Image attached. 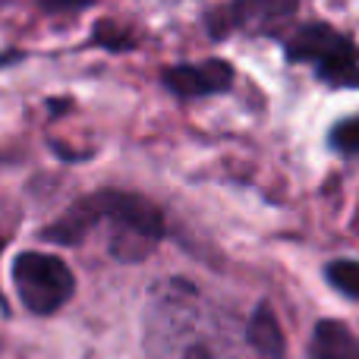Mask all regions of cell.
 <instances>
[{"instance_id":"1","label":"cell","mask_w":359,"mask_h":359,"mask_svg":"<svg viewBox=\"0 0 359 359\" xmlns=\"http://www.w3.org/2000/svg\"><path fill=\"white\" fill-rule=\"evenodd\" d=\"M151 359H249L233 322L186 280H164L145 312Z\"/></svg>"},{"instance_id":"2","label":"cell","mask_w":359,"mask_h":359,"mask_svg":"<svg viewBox=\"0 0 359 359\" xmlns=\"http://www.w3.org/2000/svg\"><path fill=\"white\" fill-rule=\"evenodd\" d=\"M95 221L111 224V252L123 262H139L155 249V243L161 240V211L151 202L139 196H126V192H101L86 202H79L76 208H69V215L60 224L48 230L50 240L73 243L92 227Z\"/></svg>"},{"instance_id":"3","label":"cell","mask_w":359,"mask_h":359,"mask_svg":"<svg viewBox=\"0 0 359 359\" xmlns=\"http://www.w3.org/2000/svg\"><path fill=\"white\" fill-rule=\"evenodd\" d=\"M287 57L297 63H316L318 76L337 86H359V50L347 35L325 22L303 25L287 44Z\"/></svg>"},{"instance_id":"4","label":"cell","mask_w":359,"mask_h":359,"mask_svg":"<svg viewBox=\"0 0 359 359\" xmlns=\"http://www.w3.org/2000/svg\"><path fill=\"white\" fill-rule=\"evenodd\" d=\"M13 280L22 306L35 316H50L73 297V271L48 252H22L13 265Z\"/></svg>"},{"instance_id":"5","label":"cell","mask_w":359,"mask_h":359,"mask_svg":"<svg viewBox=\"0 0 359 359\" xmlns=\"http://www.w3.org/2000/svg\"><path fill=\"white\" fill-rule=\"evenodd\" d=\"M230 82H233V69L224 60L180 63L164 73V86L180 98H205V95L227 92Z\"/></svg>"},{"instance_id":"6","label":"cell","mask_w":359,"mask_h":359,"mask_svg":"<svg viewBox=\"0 0 359 359\" xmlns=\"http://www.w3.org/2000/svg\"><path fill=\"white\" fill-rule=\"evenodd\" d=\"M309 353L312 359H359V337L341 322H318Z\"/></svg>"},{"instance_id":"7","label":"cell","mask_w":359,"mask_h":359,"mask_svg":"<svg viewBox=\"0 0 359 359\" xmlns=\"http://www.w3.org/2000/svg\"><path fill=\"white\" fill-rule=\"evenodd\" d=\"M246 344H249V350L259 353L262 359H284V334H280V325L268 306L255 309V316L249 318Z\"/></svg>"},{"instance_id":"8","label":"cell","mask_w":359,"mask_h":359,"mask_svg":"<svg viewBox=\"0 0 359 359\" xmlns=\"http://www.w3.org/2000/svg\"><path fill=\"white\" fill-rule=\"evenodd\" d=\"M328 280L344 293V297L359 299V262L356 259H341L328 265Z\"/></svg>"},{"instance_id":"9","label":"cell","mask_w":359,"mask_h":359,"mask_svg":"<svg viewBox=\"0 0 359 359\" xmlns=\"http://www.w3.org/2000/svg\"><path fill=\"white\" fill-rule=\"evenodd\" d=\"M331 142H334L341 151H347V155L359 151V117H350V120H344L341 126H334Z\"/></svg>"},{"instance_id":"10","label":"cell","mask_w":359,"mask_h":359,"mask_svg":"<svg viewBox=\"0 0 359 359\" xmlns=\"http://www.w3.org/2000/svg\"><path fill=\"white\" fill-rule=\"evenodd\" d=\"M95 38H98L101 44H107L111 50H126V48H130V38H126L123 32H117L114 25H107V22L101 25L98 32H95Z\"/></svg>"},{"instance_id":"11","label":"cell","mask_w":359,"mask_h":359,"mask_svg":"<svg viewBox=\"0 0 359 359\" xmlns=\"http://www.w3.org/2000/svg\"><path fill=\"white\" fill-rule=\"evenodd\" d=\"M48 13H73V10H86L95 0H38Z\"/></svg>"}]
</instances>
